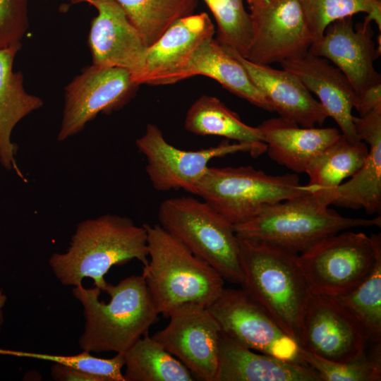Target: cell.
<instances>
[{"label": "cell", "instance_id": "ac0fdd59", "mask_svg": "<svg viewBox=\"0 0 381 381\" xmlns=\"http://www.w3.org/2000/svg\"><path fill=\"white\" fill-rule=\"evenodd\" d=\"M357 136L368 145L360 169L344 183L322 193L329 205L381 213V104L362 116H353Z\"/></svg>", "mask_w": 381, "mask_h": 381}, {"label": "cell", "instance_id": "ffe728a7", "mask_svg": "<svg viewBox=\"0 0 381 381\" xmlns=\"http://www.w3.org/2000/svg\"><path fill=\"white\" fill-rule=\"evenodd\" d=\"M226 49L243 66L279 117L303 127L321 126L328 118L320 102L294 74L283 68L254 64Z\"/></svg>", "mask_w": 381, "mask_h": 381}, {"label": "cell", "instance_id": "e575fe53", "mask_svg": "<svg viewBox=\"0 0 381 381\" xmlns=\"http://www.w3.org/2000/svg\"><path fill=\"white\" fill-rule=\"evenodd\" d=\"M381 104V83L373 85L356 95L354 108L362 116Z\"/></svg>", "mask_w": 381, "mask_h": 381}, {"label": "cell", "instance_id": "7402d4cb", "mask_svg": "<svg viewBox=\"0 0 381 381\" xmlns=\"http://www.w3.org/2000/svg\"><path fill=\"white\" fill-rule=\"evenodd\" d=\"M269 157L295 174L305 173L313 159L341 135L336 128L303 127L281 117L258 126Z\"/></svg>", "mask_w": 381, "mask_h": 381}, {"label": "cell", "instance_id": "f1b7e54d", "mask_svg": "<svg viewBox=\"0 0 381 381\" xmlns=\"http://www.w3.org/2000/svg\"><path fill=\"white\" fill-rule=\"evenodd\" d=\"M375 261L364 279L349 292L334 298L366 329L370 341H381V235L372 234Z\"/></svg>", "mask_w": 381, "mask_h": 381}, {"label": "cell", "instance_id": "8992f818", "mask_svg": "<svg viewBox=\"0 0 381 381\" xmlns=\"http://www.w3.org/2000/svg\"><path fill=\"white\" fill-rule=\"evenodd\" d=\"M159 224L229 282L241 284L238 238L234 225L203 200L179 196L163 200Z\"/></svg>", "mask_w": 381, "mask_h": 381}, {"label": "cell", "instance_id": "3957f363", "mask_svg": "<svg viewBox=\"0 0 381 381\" xmlns=\"http://www.w3.org/2000/svg\"><path fill=\"white\" fill-rule=\"evenodd\" d=\"M238 238L242 289L298 343L310 294L298 254L265 242Z\"/></svg>", "mask_w": 381, "mask_h": 381}, {"label": "cell", "instance_id": "cb8c5ba5", "mask_svg": "<svg viewBox=\"0 0 381 381\" xmlns=\"http://www.w3.org/2000/svg\"><path fill=\"white\" fill-rule=\"evenodd\" d=\"M195 75L209 77L253 105L273 111L271 104L251 80L243 66L214 38L205 41L195 51L182 74V80Z\"/></svg>", "mask_w": 381, "mask_h": 381}, {"label": "cell", "instance_id": "74e56055", "mask_svg": "<svg viewBox=\"0 0 381 381\" xmlns=\"http://www.w3.org/2000/svg\"><path fill=\"white\" fill-rule=\"evenodd\" d=\"M262 0H247L248 5Z\"/></svg>", "mask_w": 381, "mask_h": 381}, {"label": "cell", "instance_id": "836d02e7", "mask_svg": "<svg viewBox=\"0 0 381 381\" xmlns=\"http://www.w3.org/2000/svg\"><path fill=\"white\" fill-rule=\"evenodd\" d=\"M28 25L27 0H0V49L20 44Z\"/></svg>", "mask_w": 381, "mask_h": 381}, {"label": "cell", "instance_id": "5bb4252c", "mask_svg": "<svg viewBox=\"0 0 381 381\" xmlns=\"http://www.w3.org/2000/svg\"><path fill=\"white\" fill-rule=\"evenodd\" d=\"M169 324L152 337L180 361L194 377L214 381L221 328L207 308L185 303L169 315Z\"/></svg>", "mask_w": 381, "mask_h": 381}, {"label": "cell", "instance_id": "e0dca14e", "mask_svg": "<svg viewBox=\"0 0 381 381\" xmlns=\"http://www.w3.org/2000/svg\"><path fill=\"white\" fill-rule=\"evenodd\" d=\"M97 11L91 22L87 44L92 64L130 72L135 83L145 64L147 47L115 0H87Z\"/></svg>", "mask_w": 381, "mask_h": 381}, {"label": "cell", "instance_id": "d6986e66", "mask_svg": "<svg viewBox=\"0 0 381 381\" xmlns=\"http://www.w3.org/2000/svg\"><path fill=\"white\" fill-rule=\"evenodd\" d=\"M282 68L294 74L337 123L341 134L351 141L356 135L352 110L356 93L344 73L325 58L308 52L303 56L280 62Z\"/></svg>", "mask_w": 381, "mask_h": 381}, {"label": "cell", "instance_id": "f35d334b", "mask_svg": "<svg viewBox=\"0 0 381 381\" xmlns=\"http://www.w3.org/2000/svg\"><path fill=\"white\" fill-rule=\"evenodd\" d=\"M71 1L73 3L76 4V3L86 2L87 0H71Z\"/></svg>", "mask_w": 381, "mask_h": 381}, {"label": "cell", "instance_id": "2e32d148", "mask_svg": "<svg viewBox=\"0 0 381 381\" xmlns=\"http://www.w3.org/2000/svg\"><path fill=\"white\" fill-rule=\"evenodd\" d=\"M214 26L205 12L179 19L147 48L143 69L135 83L159 85L182 80L193 54L214 38Z\"/></svg>", "mask_w": 381, "mask_h": 381}, {"label": "cell", "instance_id": "f546056e", "mask_svg": "<svg viewBox=\"0 0 381 381\" xmlns=\"http://www.w3.org/2000/svg\"><path fill=\"white\" fill-rule=\"evenodd\" d=\"M313 43L322 36L332 22L358 13L376 23L381 31L380 0H299Z\"/></svg>", "mask_w": 381, "mask_h": 381}, {"label": "cell", "instance_id": "52a82bcc", "mask_svg": "<svg viewBox=\"0 0 381 381\" xmlns=\"http://www.w3.org/2000/svg\"><path fill=\"white\" fill-rule=\"evenodd\" d=\"M314 191L312 186L302 185L295 173L276 176L252 166L209 167L194 195L236 225L268 205Z\"/></svg>", "mask_w": 381, "mask_h": 381}, {"label": "cell", "instance_id": "7a4b0ae2", "mask_svg": "<svg viewBox=\"0 0 381 381\" xmlns=\"http://www.w3.org/2000/svg\"><path fill=\"white\" fill-rule=\"evenodd\" d=\"M104 291L110 296L107 303L99 300L101 290L96 286L73 289L85 318L79 346L89 352L124 353L148 333L159 313L142 274L127 277L116 285L108 283Z\"/></svg>", "mask_w": 381, "mask_h": 381}, {"label": "cell", "instance_id": "7c38bea8", "mask_svg": "<svg viewBox=\"0 0 381 381\" xmlns=\"http://www.w3.org/2000/svg\"><path fill=\"white\" fill-rule=\"evenodd\" d=\"M136 87L126 69L94 64L86 67L65 87L58 140L78 133L99 114L122 107Z\"/></svg>", "mask_w": 381, "mask_h": 381}, {"label": "cell", "instance_id": "4fadbf2b", "mask_svg": "<svg viewBox=\"0 0 381 381\" xmlns=\"http://www.w3.org/2000/svg\"><path fill=\"white\" fill-rule=\"evenodd\" d=\"M249 10L253 35L245 59L270 65L308 52L313 40L299 0H262Z\"/></svg>", "mask_w": 381, "mask_h": 381}, {"label": "cell", "instance_id": "277c9868", "mask_svg": "<svg viewBox=\"0 0 381 381\" xmlns=\"http://www.w3.org/2000/svg\"><path fill=\"white\" fill-rule=\"evenodd\" d=\"M143 225L149 260L142 275L159 313L168 318L185 303L208 308L221 294L224 279L159 224Z\"/></svg>", "mask_w": 381, "mask_h": 381}, {"label": "cell", "instance_id": "83f0119b", "mask_svg": "<svg viewBox=\"0 0 381 381\" xmlns=\"http://www.w3.org/2000/svg\"><path fill=\"white\" fill-rule=\"evenodd\" d=\"M147 47L176 20L193 13L197 0H115Z\"/></svg>", "mask_w": 381, "mask_h": 381}, {"label": "cell", "instance_id": "9c48e42d", "mask_svg": "<svg viewBox=\"0 0 381 381\" xmlns=\"http://www.w3.org/2000/svg\"><path fill=\"white\" fill-rule=\"evenodd\" d=\"M138 151L146 158L145 171L157 191L183 189L191 194L212 159L236 152H248L253 157L265 153V143H234L225 140L216 146L198 150H183L169 144L161 130L148 123L135 141Z\"/></svg>", "mask_w": 381, "mask_h": 381}, {"label": "cell", "instance_id": "5b68a950", "mask_svg": "<svg viewBox=\"0 0 381 381\" xmlns=\"http://www.w3.org/2000/svg\"><path fill=\"white\" fill-rule=\"evenodd\" d=\"M312 192L265 207L250 219L234 225L239 238L275 245L299 254L322 238L356 227L380 226L381 217H344Z\"/></svg>", "mask_w": 381, "mask_h": 381}, {"label": "cell", "instance_id": "d4e9b609", "mask_svg": "<svg viewBox=\"0 0 381 381\" xmlns=\"http://www.w3.org/2000/svg\"><path fill=\"white\" fill-rule=\"evenodd\" d=\"M184 127L198 135L222 136L238 143L263 142L258 126L247 125L220 99L209 95L200 96L191 104Z\"/></svg>", "mask_w": 381, "mask_h": 381}, {"label": "cell", "instance_id": "d6a6232c", "mask_svg": "<svg viewBox=\"0 0 381 381\" xmlns=\"http://www.w3.org/2000/svg\"><path fill=\"white\" fill-rule=\"evenodd\" d=\"M0 354L60 363L95 375L102 381H125L121 370L124 366L123 353H116L111 358H102L86 351L76 355L64 356L0 349Z\"/></svg>", "mask_w": 381, "mask_h": 381}, {"label": "cell", "instance_id": "4316f807", "mask_svg": "<svg viewBox=\"0 0 381 381\" xmlns=\"http://www.w3.org/2000/svg\"><path fill=\"white\" fill-rule=\"evenodd\" d=\"M125 381H192L190 370L148 334L124 353Z\"/></svg>", "mask_w": 381, "mask_h": 381}, {"label": "cell", "instance_id": "44dd1931", "mask_svg": "<svg viewBox=\"0 0 381 381\" xmlns=\"http://www.w3.org/2000/svg\"><path fill=\"white\" fill-rule=\"evenodd\" d=\"M214 381H321L304 363L257 353L221 331Z\"/></svg>", "mask_w": 381, "mask_h": 381}, {"label": "cell", "instance_id": "484cf974", "mask_svg": "<svg viewBox=\"0 0 381 381\" xmlns=\"http://www.w3.org/2000/svg\"><path fill=\"white\" fill-rule=\"evenodd\" d=\"M368 152L365 142L351 141L341 133L307 167L305 173L309 177L308 185L320 193L334 189L360 169Z\"/></svg>", "mask_w": 381, "mask_h": 381}, {"label": "cell", "instance_id": "6da1fadb", "mask_svg": "<svg viewBox=\"0 0 381 381\" xmlns=\"http://www.w3.org/2000/svg\"><path fill=\"white\" fill-rule=\"evenodd\" d=\"M136 259L143 267L148 264L147 234L144 225L129 218L106 214L80 222L70 246L63 253H53L49 266L66 286L82 284L90 278L94 286L104 291L105 274L113 266Z\"/></svg>", "mask_w": 381, "mask_h": 381}, {"label": "cell", "instance_id": "1f68e13d", "mask_svg": "<svg viewBox=\"0 0 381 381\" xmlns=\"http://www.w3.org/2000/svg\"><path fill=\"white\" fill-rule=\"evenodd\" d=\"M370 353L348 362H335L321 358L300 346L301 361L318 374L321 381H380L381 380L380 342Z\"/></svg>", "mask_w": 381, "mask_h": 381}, {"label": "cell", "instance_id": "8fae6325", "mask_svg": "<svg viewBox=\"0 0 381 381\" xmlns=\"http://www.w3.org/2000/svg\"><path fill=\"white\" fill-rule=\"evenodd\" d=\"M370 337L334 298L310 292L299 337L300 346L325 359L348 362L362 356Z\"/></svg>", "mask_w": 381, "mask_h": 381}, {"label": "cell", "instance_id": "30bf717a", "mask_svg": "<svg viewBox=\"0 0 381 381\" xmlns=\"http://www.w3.org/2000/svg\"><path fill=\"white\" fill-rule=\"evenodd\" d=\"M221 331L243 346L289 361H301L300 345L242 289L224 288L207 308Z\"/></svg>", "mask_w": 381, "mask_h": 381}, {"label": "cell", "instance_id": "d590c367", "mask_svg": "<svg viewBox=\"0 0 381 381\" xmlns=\"http://www.w3.org/2000/svg\"><path fill=\"white\" fill-rule=\"evenodd\" d=\"M51 375L54 380L58 381H102L95 375L57 363L52 366Z\"/></svg>", "mask_w": 381, "mask_h": 381}, {"label": "cell", "instance_id": "ba28073f", "mask_svg": "<svg viewBox=\"0 0 381 381\" xmlns=\"http://www.w3.org/2000/svg\"><path fill=\"white\" fill-rule=\"evenodd\" d=\"M370 236L344 231L327 236L298 255V263L313 294L337 297L359 284L375 261Z\"/></svg>", "mask_w": 381, "mask_h": 381}, {"label": "cell", "instance_id": "603a6c76", "mask_svg": "<svg viewBox=\"0 0 381 381\" xmlns=\"http://www.w3.org/2000/svg\"><path fill=\"white\" fill-rule=\"evenodd\" d=\"M21 43L0 49V164L23 178L16 160V145L11 141L15 126L43 106L42 99L27 92L23 75L13 71V61Z\"/></svg>", "mask_w": 381, "mask_h": 381}, {"label": "cell", "instance_id": "9a60e30c", "mask_svg": "<svg viewBox=\"0 0 381 381\" xmlns=\"http://www.w3.org/2000/svg\"><path fill=\"white\" fill-rule=\"evenodd\" d=\"M371 22L365 17L354 27L352 17L335 20L308 50L334 64L347 78L356 95L381 83L380 74L374 66L381 50L373 40Z\"/></svg>", "mask_w": 381, "mask_h": 381}, {"label": "cell", "instance_id": "4dcf8cb0", "mask_svg": "<svg viewBox=\"0 0 381 381\" xmlns=\"http://www.w3.org/2000/svg\"><path fill=\"white\" fill-rule=\"evenodd\" d=\"M213 14L217 25L216 41L246 57L253 26L250 13L243 0H203Z\"/></svg>", "mask_w": 381, "mask_h": 381}, {"label": "cell", "instance_id": "8d00e7d4", "mask_svg": "<svg viewBox=\"0 0 381 381\" xmlns=\"http://www.w3.org/2000/svg\"><path fill=\"white\" fill-rule=\"evenodd\" d=\"M6 301V296L3 293L2 290L1 289L0 290V329L4 322L3 308L5 305Z\"/></svg>", "mask_w": 381, "mask_h": 381}]
</instances>
